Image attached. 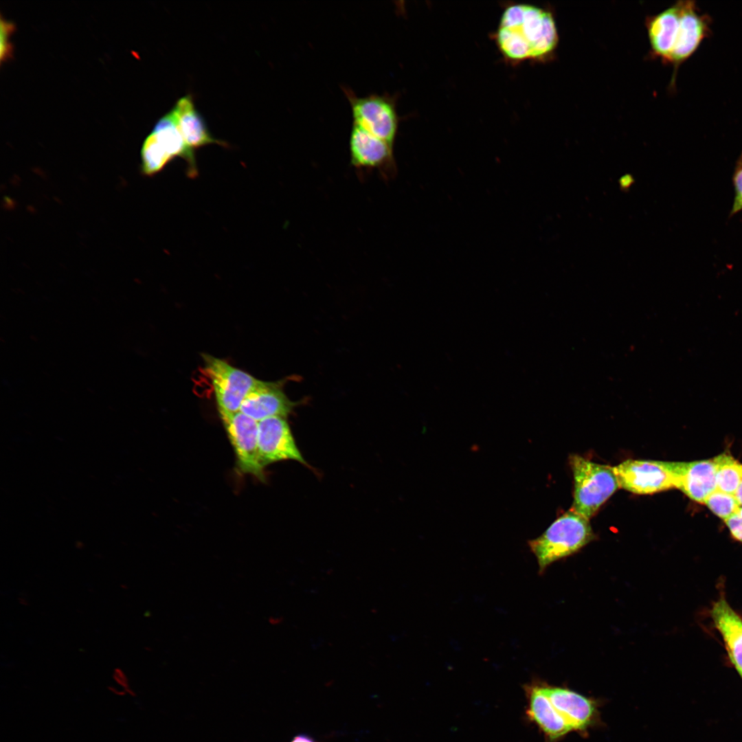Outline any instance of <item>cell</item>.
Returning a JSON list of instances; mask_svg holds the SVG:
<instances>
[{"label":"cell","mask_w":742,"mask_h":742,"mask_svg":"<svg viewBox=\"0 0 742 742\" xmlns=\"http://www.w3.org/2000/svg\"><path fill=\"white\" fill-rule=\"evenodd\" d=\"M558 41L551 12L528 4L507 7L496 33L501 52L514 61L544 59L554 51Z\"/></svg>","instance_id":"obj_1"},{"label":"cell","mask_w":742,"mask_h":742,"mask_svg":"<svg viewBox=\"0 0 742 742\" xmlns=\"http://www.w3.org/2000/svg\"><path fill=\"white\" fill-rule=\"evenodd\" d=\"M594 538L589 519L570 509L541 536L528 541V546L537 558L541 574L550 565L577 552Z\"/></svg>","instance_id":"obj_2"},{"label":"cell","mask_w":742,"mask_h":742,"mask_svg":"<svg viewBox=\"0 0 742 742\" xmlns=\"http://www.w3.org/2000/svg\"><path fill=\"white\" fill-rule=\"evenodd\" d=\"M570 464L574 477L572 510L589 519L618 488L613 467L572 455Z\"/></svg>","instance_id":"obj_3"},{"label":"cell","mask_w":742,"mask_h":742,"mask_svg":"<svg viewBox=\"0 0 742 742\" xmlns=\"http://www.w3.org/2000/svg\"><path fill=\"white\" fill-rule=\"evenodd\" d=\"M342 89L351 107L353 123L393 146L399 122L395 98L389 94L358 96L348 87Z\"/></svg>","instance_id":"obj_4"},{"label":"cell","mask_w":742,"mask_h":742,"mask_svg":"<svg viewBox=\"0 0 742 742\" xmlns=\"http://www.w3.org/2000/svg\"><path fill=\"white\" fill-rule=\"evenodd\" d=\"M205 368L211 380L219 413H234L258 380L226 361L210 355H203Z\"/></svg>","instance_id":"obj_5"},{"label":"cell","mask_w":742,"mask_h":742,"mask_svg":"<svg viewBox=\"0 0 742 742\" xmlns=\"http://www.w3.org/2000/svg\"><path fill=\"white\" fill-rule=\"evenodd\" d=\"M219 414L234 448L238 469L263 482L265 468L260 460L258 446V421L240 411Z\"/></svg>","instance_id":"obj_6"},{"label":"cell","mask_w":742,"mask_h":742,"mask_svg":"<svg viewBox=\"0 0 742 742\" xmlns=\"http://www.w3.org/2000/svg\"><path fill=\"white\" fill-rule=\"evenodd\" d=\"M619 487L639 495L675 488L671 462L627 460L613 467Z\"/></svg>","instance_id":"obj_7"},{"label":"cell","mask_w":742,"mask_h":742,"mask_svg":"<svg viewBox=\"0 0 742 742\" xmlns=\"http://www.w3.org/2000/svg\"><path fill=\"white\" fill-rule=\"evenodd\" d=\"M350 164L357 170H378L385 178L395 175L393 146L353 123L349 139Z\"/></svg>","instance_id":"obj_8"},{"label":"cell","mask_w":742,"mask_h":742,"mask_svg":"<svg viewBox=\"0 0 742 742\" xmlns=\"http://www.w3.org/2000/svg\"><path fill=\"white\" fill-rule=\"evenodd\" d=\"M543 690L550 701L573 731L587 735L598 726L600 719L598 700L583 695L567 687L548 685L542 682Z\"/></svg>","instance_id":"obj_9"},{"label":"cell","mask_w":742,"mask_h":742,"mask_svg":"<svg viewBox=\"0 0 742 742\" xmlns=\"http://www.w3.org/2000/svg\"><path fill=\"white\" fill-rule=\"evenodd\" d=\"M258 446L264 468L283 460H295L308 465L300 451L285 418L274 416L258 423Z\"/></svg>","instance_id":"obj_10"},{"label":"cell","mask_w":742,"mask_h":742,"mask_svg":"<svg viewBox=\"0 0 742 742\" xmlns=\"http://www.w3.org/2000/svg\"><path fill=\"white\" fill-rule=\"evenodd\" d=\"M678 34L668 63L675 69L697 49L710 34V17L701 14L693 1H680Z\"/></svg>","instance_id":"obj_11"},{"label":"cell","mask_w":742,"mask_h":742,"mask_svg":"<svg viewBox=\"0 0 742 742\" xmlns=\"http://www.w3.org/2000/svg\"><path fill=\"white\" fill-rule=\"evenodd\" d=\"M282 386L281 381H260L244 399L240 411L257 421L274 416L286 418L301 402L291 401Z\"/></svg>","instance_id":"obj_12"},{"label":"cell","mask_w":742,"mask_h":742,"mask_svg":"<svg viewBox=\"0 0 742 742\" xmlns=\"http://www.w3.org/2000/svg\"><path fill=\"white\" fill-rule=\"evenodd\" d=\"M524 688L528 703L526 715L543 733L547 742H557L572 732L545 693L542 682H532Z\"/></svg>","instance_id":"obj_13"},{"label":"cell","mask_w":742,"mask_h":742,"mask_svg":"<svg viewBox=\"0 0 742 742\" xmlns=\"http://www.w3.org/2000/svg\"><path fill=\"white\" fill-rule=\"evenodd\" d=\"M675 488L690 499L704 503L717 489L715 466L712 460L690 462H671Z\"/></svg>","instance_id":"obj_14"},{"label":"cell","mask_w":742,"mask_h":742,"mask_svg":"<svg viewBox=\"0 0 742 742\" xmlns=\"http://www.w3.org/2000/svg\"><path fill=\"white\" fill-rule=\"evenodd\" d=\"M680 1L647 19L648 36L654 56L668 63L679 27Z\"/></svg>","instance_id":"obj_15"},{"label":"cell","mask_w":742,"mask_h":742,"mask_svg":"<svg viewBox=\"0 0 742 742\" xmlns=\"http://www.w3.org/2000/svg\"><path fill=\"white\" fill-rule=\"evenodd\" d=\"M172 111L186 144L192 150L211 144L227 146L225 142L216 139L211 135L203 117L196 109L190 95L178 100Z\"/></svg>","instance_id":"obj_16"},{"label":"cell","mask_w":742,"mask_h":742,"mask_svg":"<svg viewBox=\"0 0 742 742\" xmlns=\"http://www.w3.org/2000/svg\"><path fill=\"white\" fill-rule=\"evenodd\" d=\"M711 616L732 662L742 677V619L724 599L714 604Z\"/></svg>","instance_id":"obj_17"},{"label":"cell","mask_w":742,"mask_h":742,"mask_svg":"<svg viewBox=\"0 0 742 742\" xmlns=\"http://www.w3.org/2000/svg\"><path fill=\"white\" fill-rule=\"evenodd\" d=\"M151 133L173 158L180 157L187 161L188 176H197L194 150L186 144L172 110L157 122Z\"/></svg>","instance_id":"obj_18"},{"label":"cell","mask_w":742,"mask_h":742,"mask_svg":"<svg viewBox=\"0 0 742 742\" xmlns=\"http://www.w3.org/2000/svg\"><path fill=\"white\" fill-rule=\"evenodd\" d=\"M713 462L717 490L734 495L742 480V464L726 453L715 457Z\"/></svg>","instance_id":"obj_19"},{"label":"cell","mask_w":742,"mask_h":742,"mask_svg":"<svg viewBox=\"0 0 742 742\" xmlns=\"http://www.w3.org/2000/svg\"><path fill=\"white\" fill-rule=\"evenodd\" d=\"M141 158L142 174L149 177L159 172L174 159L152 133L144 141Z\"/></svg>","instance_id":"obj_20"},{"label":"cell","mask_w":742,"mask_h":742,"mask_svg":"<svg viewBox=\"0 0 742 742\" xmlns=\"http://www.w3.org/2000/svg\"><path fill=\"white\" fill-rule=\"evenodd\" d=\"M704 504L717 516L724 520L738 513L740 507L734 495L717 489L706 498Z\"/></svg>","instance_id":"obj_21"},{"label":"cell","mask_w":742,"mask_h":742,"mask_svg":"<svg viewBox=\"0 0 742 742\" xmlns=\"http://www.w3.org/2000/svg\"><path fill=\"white\" fill-rule=\"evenodd\" d=\"M15 30V25L11 21L4 20L1 17V63L7 61L12 56V46L10 42L11 34Z\"/></svg>","instance_id":"obj_22"},{"label":"cell","mask_w":742,"mask_h":742,"mask_svg":"<svg viewBox=\"0 0 742 742\" xmlns=\"http://www.w3.org/2000/svg\"><path fill=\"white\" fill-rule=\"evenodd\" d=\"M732 535L742 542V518L737 513L725 520Z\"/></svg>","instance_id":"obj_23"},{"label":"cell","mask_w":742,"mask_h":742,"mask_svg":"<svg viewBox=\"0 0 742 742\" xmlns=\"http://www.w3.org/2000/svg\"><path fill=\"white\" fill-rule=\"evenodd\" d=\"M113 679L115 682L122 688L126 694L131 696H135V692L131 688L128 683V679L124 672L119 668H116L113 671Z\"/></svg>","instance_id":"obj_24"},{"label":"cell","mask_w":742,"mask_h":742,"mask_svg":"<svg viewBox=\"0 0 742 742\" xmlns=\"http://www.w3.org/2000/svg\"><path fill=\"white\" fill-rule=\"evenodd\" d=\"M290 742H317L313 737L304 734H300L295 736Z\"/></svg>","instance_id":"obj_25"},{"label":"cell","mask_w":742,"mask_h":742,"mask_svg":"<svg viewBox=\"0 0 742 742\" xmlns=\"http://www.w3.org/2000/svg\"><path fill=\"white\" fill-rule=\"evenodd\" d=\"M734 495L739 505L742 506V480Z\"/></svg>","instance_id":"obj_26"},{"label":"cell","mask_w":742,"mask_h":742,"mask_svg":"<svg viewBox=\"0 0 742 742\" xmlns=\"http://www.w3.org/2000/svg\"><path fill=\"white\" fill-rule=\"evenodd\" d=\"M108 688L112 693L115 694V695L122 697L126 695V693L124 690H118L115 686H109Z\"/></svg>","instance_id":"obj_27"},{"label":"cell","mask_w":742,"mask_h":742,"mask_svg":"<svg viewBox=\"0 0 742 742\" xmlns=\"http://www.w3.org/2000/svg\"><path fill=\"white\" fill-rule=\"evenodd\" d=\"M737 514L742 518V506H740Z\"/></svg>","instance_id":"obj_28"}]
</instances>
